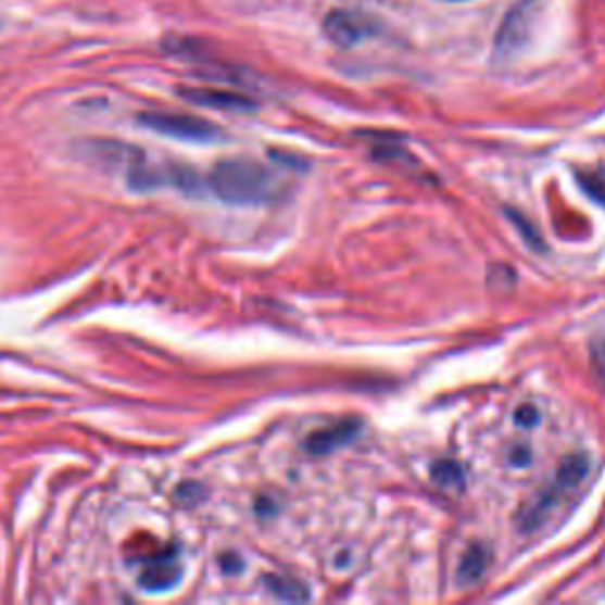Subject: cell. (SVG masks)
Instances as JSON below:
<instances>
[{
	"label": "cell",
	"mask_w": 605,
	"mask_h": 605,
	"mask_svg": "<svg viewBox=\"0 0 605 605\" xmlns=\"http://www.w3.org/2000/svg\"><path fill=\"white\" fill-rule=\"evenodd\" d=\"M209 185L215 197L237 206L265 204L279 192V182L273 173L251 159H227L215 164Z\"/></svg>",
	"instance_id": "cell-1"
},
{
	"label": "cell",
	"mask_w": 605,
	"mask_h": 605,
	"mask_svg": "<svg viewBox=\"0 0 605 605\" xmlns=\"http://www.w3.org/2000/svg\"><path fill=\"white\" fill-rule=\"evenodd\" d=\"M140 124L159 136L182 140V142H215L220 140V128L211 121L192 114H168V112H147L140 116Z\"/></svg>",
	"instance_id": "cell-2"
},
{
	"label": "cell",
	"mask_w": 605,
	"mask_h": 605,
	"mask_svg": "<svg viewBox=\"0 0 605 605\" xmlns=\"http://www.w3.org/2000/svg\"><path fill=\"white\" fill-rule=\"evenodd\" d=\"M537 0H518V3L506 12L500 24V31L494 36V58L511 60L528 46L532 36V26L537 20Z\"/></svg>",
	"instance_id": "cell-3"
},
{
	"label": "cell",
	"mask_w": 605,
	"mask_h": 605,
	"mask_svg": "<svg viewBox=\"0 0 605 605\" xmlns=\"http://www.w3.org/2000/svg\"><path fill=\"white\" fill-rule=\"evenodd\" d=\"M180 98L192 102L197 106H206V110L218 112H235V114H249L259 110V102L241 96V92L220 90V88H180Z\"/></svg>",
	"instance_id": "cell-4"
},
{
	"label": "cell",
	"mask_w": 605,
	"mask_h": 605,
	"mask_svg": "<svg viewBox=\"0 0 605 605\" xmlns=\"http://www.w3.org/2000/svg\"><path fill=\"white\" fill-rule=\"evenodd\" d=\"M563 494H568V490L560 488L556 480L551 482V486H546L544 490H537L532 500H528L518 508V528L522 532L540 530L546 522V518L556 511Z\"/></svg>",
	"instance_id": "cell-5"
},
{
	"label": "cell",
	"mask_w": 605,
	"mask_h": 605,
	"mask_svg": "<svg viewBox=\"0 0 605 605\" xmlns=\"http://www.w3.org/2000/svg\"><path fill=\"white\" fill-rule=\"evenodd\" d=\"M180 580H182V566L176 551H166V554L147 560L140 572V587L147 591H154V594L171 591Z\"/></svg>",
	"instance_id": "cell-6"
},
{
	"label": "cell",
	"mask_w": 605,
	"mask_h": 605,
	"mask_svg": "<svg viewBox=\"0 0 605 605\" xmlns=\"http://www.w3.org/2000/svg\"><path fill=\"white\" fill-rule=\"evenodd\" d=\"M362 433V421L360 419H343L333 426H327L307 438L305 450L313 456H327L336 450H341L345 445H351Z\"/></svg>",
	"instance_id": "cell-7"
},
{
	"label": "cell",
	"mask_w": 605,
	"mask_h": 605,
	"mask_svg": "<svg viewBox=\"0 0 605 605\" xmlns=\"http://www.w3.org/2000/svg\"><path fill=\"white\" fill-rule=\"evenodd\" d=\"M322 29H325V36L331 40V43L339 48H355L360 40H365L369 36V24L345 10H331L325 17Z\"/></svg>",
	"instance_id": "cell-8"
},
{
	"label": "cell",
	"mask_w": 605,
	"mask_h": 605,
	"mask_svg": "<svg viewBox=\"0 0 605 605\" xmlns=\"http://www.w3.org/2000/svg\"><path fill=\"white\" fill-rule=\"evenodd\" d=\"M488 568H490V549L486 544H470L459 560V568H456V584L462 589L478 584L482 577H486Z\"/></svg>",
	"instance_id": "cell-9"
},
{
	"label": "cell",
	"mask_w": 605,
	"mask_h": 605,
	"mask_svg": "<svg viewBox=\"0 0 605 605\" xmlns=\"http://www.w3.org/2000/svg\"><path fill=\"white\" fill-rule=\"evenodd\" d=\"M265 589L270 591V594L279 601H287V603H305L311 601V589H307L301 580H295V577L289 575H267L265 577Z\"/></svg>",
	"instance_id": "cell-10"
},
{
	"label": "cell",
	"mask_w": 605,
	"mask_h": 605,
	"mask_svg": "<svg viewBox=\"0 0 605 605\" xmlns=\"http://www.w3.org/2000/svg\"><path fill=\"white\" fill-rule=\"evenodd\" d=\"M589 476V459L584 454H572L568 459H563V464L556 470V482L560 488L577 490L584 482V478Z\"/></svg>",
	"instance_id": "cell-11"
},
{
	"label": "cell",
	"mask_w": 605,
	"mask_h": 605,
	"mask_svg": "<svg viewBox=\"0 0 605 605\" xmlns=\"http://www.w3.org/2000/svg\"><path fill=\"white\" fill-rule=\"evenodd\" d=\"M430 478H433L438 488L450 490V492H459L466 486L464 468L452 459H440V462L430 466Z\"/></svg>",
	"instance_id": "cell-12"
},
{
	"label": "cell",
	"mask_w": 605,
	"mask_h": 605,
	"mask_svg": "<svg viewBox=\"0 0 605 605\" xmlns=\"http://www.w3.org/2000/svg\"><path fill=\"white\" fill-rule=\"evenodd\" d=\"M577 182L582 185V190L605 206V173L603 171H580L577 173Z\"/></svg>",
	"instance_id": "cell-13"
},
{
	"label": "cell",
	"mask_w": 605,
	"mask_h": 605,
	"mask_svg": "<svg viewBox=\"0 0 605 605\" xmlns=\"http://www.w3.org/2000/svg\"><path fill=\"white\" fill-rule=\"evenodd\" d=\"M508 218L516 223V227H518V232H520L522 241H526V244H528L530 249H534V251H544V249H546V247H544V239H542V235L534 230V225L526 218V215H522V213H516V211H508Z\"/></svg>",
	"instance_id": "cell-14"
},
{
	"label": "cell",
	"mask_w": 605,
	"mask_h": 605,
	"mask_svg": "<svg viewBox=\"0 0 605 605\" xmlns=\"http://www.w3.org/2000/svg\"><path fill=\"white\" fill-rule=\"evenodd\" d=\"M591 360H594V369L605 386V339L591 343Z\"/></svg>",
	"instance_id": "cell-15"
},
{
	"label": "cell",
	"mask_w": 605,
	"mask_h": 605,
	"mask_svg": "<svg viewBox=\"0 0 605 605\" xmlns=\"http://www.w3.org/2000/svg\"><path fill=\"white\" fill-rule=\"evenodd\" d=\"M537 421H540V414H537V409L530 407V405L520 407V409L516 412V424H518V426L532 428V426H537Z\"/></svg>",
	"instance_id": "cell-16"
},
{
	"label": "cell",
	"mask_w": 605,
	"mask_h": 605,
	"mask_svg": "<svg viewBox=\"0 0 605 605\" xmlns=\"http://www.w3.org/2000/svg\"><path fill=\"white\" fill-rule=\"evenodd\" d=\"M511 462H514V466H528L530 464V450L516 448L514 452H511Z\"/></svg>",
	"instance_id": "cell-17"
},
{
	"label": "cell",
	"mask_w": 605,
	"mask_h": 605,
	"mask_svg": "<svg viewBox=\"0 0 605 605\" xmlns=\"http://www.w3.org/2000/svg\"><path fill=\"white\" fill-rule=\"evenodd\" d=\"M448 3H464V0H448Z\"/></svg>",
	"instance_id": "cell-18"
}]
</instances>
